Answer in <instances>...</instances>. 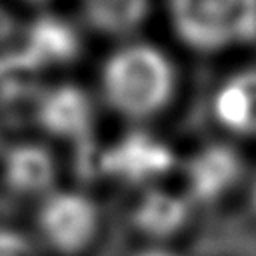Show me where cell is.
Here are the masks:
<instances>
[{"instance_id":"6da1fadb","label":"cell","mask_w":256,"mask_h":256,"mask_svg":"<svg viewBox=\"0 0 256 256\" xmlns=\"http://www.w3.org/2000/svg\"><path fill=\"white\" fill-rule=\"evenodd\" d=\"M100 84L110 108L138 120L168 106L176 78L170 58L160 48L148 42H132L108 56Z\"/></svg>"},{"instance_id":"7a4b0ae2","label":"cell","mask_w":256,"mask_h":256,"mask_svg":"<svg viewBox=\"0 0 256 256\" xmlns=\"http://www.w3.org/2000/svg\"><path fill=\"white\" fill-rule=\"evenodd\" d=\"M178 38L200 52H218L256 40V0H170Z\"/></svg>"},{"instance_id":"3957f363","label":"cell","mask_w":256,"mask_h":256,"mask_svg":"<svg viewBox=\"0 0 256 256\" xmlns=\"http://www.w3.org/2000/svg\"><path fill=\"white\" fill-rule=\"evenodd\" d=\"M36 226L42 240L58 254H78L98 232V208L78 190H50L42 196Z\"/></svg>"},{"instance_id":"277c9868","label":"cell","mask_w":256,"mask_h":256,"mask_svg":"<svg viewBox=\"0 0 256 256\" xmlns=\"http://www.w3.org/2000/svg\"><path fill=\"white\" fill-rule=\"evenodd\" d=\"M102 172L114 180L142 186L160 180L174 166V154L150 132H130L100 154Z\"/></svg>"},{"instance_id":"5b68a950","label":"cell","mask_w":256,"mask_h":256,"mask_svg":"<svg viewBox=\"0 0 256 256\" xmlns=\"http://www.w3.org/2000/svg\"><path fill=\"white\" fill-rule=\"evenodd\" d=\"M242 174V158L228 144H208L186 164V184L194 202L210 204L220 200Z\"/></svg>"},{"instance_id":"8992f818","label":"cell","mask_w":256,"mask_h":256,"mask_svg":"<svg viewBox=\"0 0 256 256\" xmlns=\"http://www.w3.org/2000/svg\"><path fill=\"white\" fill-rule=\"evenodd\" d=\"M36 120L52 136L84 142L92 128V102L82 88L60 84L40 96Z\"/></svg>"},{"instance_id":"52a82bcc","label":"cell","mask_w":256,"mask_h":256,"mask_svg":"<svg viewBox=\"0 0 256 256\" xmlns=\"http://www.w3.org/2000/svg\"><path fill=\"white\" fill-rule=\"evenodd\" d=\"M4 182L22 196H44L54 190L56 160L40 144H16L4 154Z\"/></svg>"},{"instance_id":"ba28073f","label":"cell","mask_w":256,"mask_h":256,"mask_svg":"<svg viewBox=\"0 0 256 256\" xmlns=\"http://www.w3.org/2000/svg\"><path fill=\"white\" fill-rule=\"evenodd\" d=\"M212 110L216 120L240 136H256V68H246L220 84Z\"/></svg>"},{"instance_id":"9c48e42d","label":"cell","mask_w":256,"mask_h":256,"mask_svg":"<svg viewBox=\"0 0 256 256\" xmlns=\"http://www.w3.org/2000/svg\"><path fill=\"white\" fill-rule=\"evenodd\" d=\"M190 216V202L168 190L150 188L132 210V224L150 238H168L176 234Z\"/></svg>"},{"instance_id":"30bf717a","label":"cell","mask_w":256,"mask_h":256,"mask_svg":"<svg viewBox=\"0 0 256 256\" xmlns=\"http://www.w3.org/2000/svg\"><path fill=\"white\" fill-rule=\"evenodd\" d=\"M80 50L74 28L56 16L38 18L26 36L24 56L30 66L42 64H66Z\"/></svg>"},{"instance_id":"8fae6325","label":"cell","mask_w":256,"mask_h":256,"mask_svg":"<svg viewBox=\"0 0 256 256\" xmlns=\"http://www.w3.org/2000/svg\"><path fill=\"white\" fill-rule=\"evenodd\" d=\"M88 22L110 36L134 32L148 14V0H82Z\"/></svg>"},{"instance_id":"7c38bea8","label":"cell","mask_w":256,"mask_h":256,"mask_svg":"<svg viewBox=\"0 0 256 256\" xmlns=\"http://www.w3.org/2000/svg\"><path fill=\"white\" fill-rule=\"evenodd\" d=\"M0 256H34V250L24 234L0 226Z\"/></svg>"},{"instance_id":"4fadbf2b","label":"cell","mask_w":256,"mask_h":256,"mask_svg":"<svg viewBox=\"0 0 256 256\" xmlns=\"http://www.w3.org/2000/svg\"><path fill=\"white\" fill-rule=\"evenodd\" d=\"M136 256H178V254H174L170 250H164V248H148V250L138 252Z\"/></svg>"},{"instance_id":"5bb4252c","label":"cell","mask_w":256,"mask_h":256,"mask_svg":"<svg viewBox=\"0 0 256 256\" xmlns=\"http://www.w3.org/2000/svg\"><path fill=\"white\" fill-rule=\"evenodd\" d=\"M250 204H252V208H254V212H256V180H254L252 190H250Z\"/></svg>"},{"instance_id":"9a60e30c","label":"cell","mask_w":256,"mask_h":256,"mask_svg":"<svg viewBox=\"0 0 256 256\" xmlns=\"http://www.w3.org/2000/svg\"><path fill=\"white\" fill-rule=\"evenodd\" d=\"M26 2H30V4H42V2H46V0H26Z\"/></svg>"}]
</instances>
